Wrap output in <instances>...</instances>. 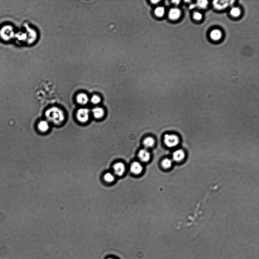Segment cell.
Listing matches in <instances>:
<instances>
[{
  "label": "cell",
  "instance_id": "6",
  "mask_svg": "<svg viewBox=\"0 0 259 259\" xmlns=\"http://www.w3.org/2000/svg\"><path fill=\"white\" fill-rule=\"evenodd\" d=\"M234 1H215L213 4L216 8L218 9H223L227 7L230 4H232Z\"/></svg>",
  "mask_w": 259,
  "mask_h": 259
},
{
  "label": "cell",
  "instance_id": "2",
  "mask_svg": "<svg viewBox=\"0 0 259 259\" xmlns=\"http://www.w3.org/2000/svg\"><path fill=\"white\" fill-rule=\"evenodd\" d=\"M15 36L14 27L10 24L3 25L0 28V39L5 42L12 40Z\"/></svg>",
  "mask_w": 259,
  "mask_h": 259
},
{
  "label": "cell",
  "instance_id": "4",
  "mask_svg": "<svg viewBox=\"0 0 259 259\" xmlns=\"http://www.w3.org/2000/svg\"><path fill=\"white\" fill-rule=\"evenodd\" d=\"M164 143L168 147H173L176 146L179 142V139L178 136L175 135L166 134L164 136Z\"/></svg>",
  "mask_w": 259,
  "mask_h": 259
},
{
  "label": "cell",
  "instance_id": "15",
  "mask_svg": "<svg viewBox=\"0 0 259 259\" xmlns=\"http://www.w3.org/2000/svg\"><path fill=\"white\" fill-rule=\"evenodd\" d=\"M221 32L218 30H215L211 32V37L213 40H217L221 38Z\"/></svg>",
  "mask_w": 259,
  "mask_h": 259
},
{
  "label": "cell",
  "instance_id": "22",
  "mask_svg": "<svg viewBox=\"0 0 259 259\" xmlns=\"http://www.w3.org/2000/svg\"><path fill=\"white\" fill-rule=\"evenodd\" d=\"M194 19L196 20H200L202 18V15L199 13H196L194 15Z\"/></svg>",
  "mask_w": 259,
  "mask_h": 259
},
{
  "label": "cell",
  "instance_id": "5",
  "mask_svg": "<svg viewBox=\"0 0 259 259\" xmlns=\"http://www.w3.org/2000/svg\"><path fill=\"white\" fill-rule=\"evenodd\" d=\"M114 170L116 175L118 176H122L125 171V167L123 163H117L114 165Z\"/></svg>",
  "mask_w": 259,
  "mask_h": 259
},
{
  "label": "cell",
  "instance_id": "16",
  "mask_svg": "<svg viewBox=\"0 0 259 259\" xmlns=\"http://www.w3.org/2000/svg\"><path fill=\"white\" fill-rule=\"evenodd\" d=\"M104 179L105 181L110 183L114 181L115 177L111 173H107L105 175Z\"/></svg>",
  "mask_w": 259,
  "mask_h": 259
},
{
  "label": "cell",
  "instance_id": "11",
  "mask_svg": "<svg viewBox=\"0 0 259 259\" xmlns=\"http://www.w3.org/2000/svg\"><path fill=\"white\" fill-rule=\"evenodd\" d=\"M185 153L183 150H181L175 151L173 154V159L176 161H181L185 158Z\"/></svg>",
  "mask_w": 259,
  "mask_h": 259
},
{
  "label": "cell",
  "instance_id": "7",
  "mask_svg": "<svg viewBox=\"0 0 259 259\" xmlns=\"http://www.w3.org/2000/svg\"><path fill=\"white\" fill-rule=\"evenodd\" d=\"M130 170L134 174H139L142 171V166L139 163L135 162L131 165Z\"/></svg>",
  "mask_w": 259,
  "mask_h": 259
},
{
  "label": "cell",
  "instance_id": "23",
  "mask_svg": "<svg viewBox=\"0 0 259 259\" xmlns=\"http://www.w3.org/2000/svg\"><path fill=\"white\" fill-rule=\"evenodd\" d=\"M180 1H172V2L175 4L177 5L179 3Z\"/></svg>",
  "mask_w": 259,
  "mask_h": 259
},
{
  "label": "cell",
  "instance_id": "1",
  "mask_svg": "<svg viewBox=\"0 0 259 259\" xmlns=\"http://www.w3.org/2000/svg\"><path fill=\"white\" fill-rule=\"evenodd\" d=\"M45 117L49 122L56 125L62 124L65 119L64 111L57 107H51L46 111Z\"/></svg>",
  "mask_w": 259,
  "mask_h": 259
},
{
  "label": "cell",
  "instance_id": "18",
  "mask_svg": "<svg viewBox=\"0 0 259 259\" xmlns=\"http://www.w3.org/2000/svg\"><path fill=\"white\" fill-rule=\"evenodd\" d=\"M157 16L161 17L164 14V9L162 7L157 8L154 11Z\"/></svg>",
  "mask_w": 259,
  "mask_h": 259
},
{
  "label": "cell",
  "instance_id": "21",
  "mask_svg": "<svg viewBox=\"0 0 259 259\" xmlns=\"http://www.w3.org/2000/svg\"><path fill=\"white\" fill-rule=\"evenodd\" d=\"M197 6L201 8H204L207 6L208 4L207 1H197Z\"/></svg>",
  "mask_w": 259,
  "mask_h": 259
},
{
  "label": "cell",
  "instance_id": "13",
  "mask_svg": "<svg viewBox=\"0 0 259 259\" xmlns=\"http://www.w3.org/2000/svg\"><path fill=\"white\" fill-rule=\"evenodd\" d=\"M180 14L179 10L177 8H173L170 10L169 11V17L171 19L175 20L179 17Z\"/></svg>",
  "mask_w": 259,
  "mask_h": 259
},
{
  "label": "cell",
  "instance_id": "9",
  "mask_svg": "<svg viewBox=\"0 0 259 259\" xmlns=\"http://www.w3.org/2000/svg\"><path fill=\"white\" fill-rule=\"evenodd\" d=\"M138 156L140 159L141 161L144 162H146L149 161L150 155L149 151L143 149L139 151Z\"/></svg>",
  "mask_w": 259,
  "mask_h": 259
},
{
  "label": "cell",
  "instance_id": "10",
  "mask_svg": "<svg viewBox=\"0 0 259 259\" xmlns=\"http://www.w3.org/2000/svg\"><path fill=\"white\" fill-rule=\"evenodd\" d=\"M38 128L39 131L42 132H45L49 129V122L47 121L42 120L39 122Z\"/></svg>",
  "mask_w": 259,
  "mask_h": 259
},
{
  "label": "cell",
  "instance_id": "24",
  "mask_svg": "<svg viewBox=\"0 0 259 259\" xmlns=\"http://www.w3.org/2000/svg\"><path fill=\"white\" fill-rule=\"evenodd\" d=\"M160 1H151V2L153 3V4H157L158 2H159Z\"/></svg>",
  "mask_w": 259,
  "mask_h": 259
},
{
  "label": "cell",
  "instance_id": "17",
  "mask_svg": "<svg viewBox=\"0 0 259 259\" xmlns=\"http://www.w3.org/2000/svg\"><path fill=\"white\" fill-rule=\"evenodd\" d=\"M162 164L163 168H169L172 166V161L169 159H166L163 160Z\"/></svg>",
  "mask_w": 259,
  "mask_h": 259
},
{
  "label": "cell",
  "instance_id": "3",
  "mask_svg": "<svg viewBox=\"0 0 259 259\" xmlns=\"http://www.w3.org/2000/svg\"><path fill=\"white\" fill-rule=\"evenodd\" d=\"M90 111L86 108H80L77 112L76 115L77 120L82 123H85L89 120Z\"/></svg>",
  "mask_w": 259,
  "mask_h": 259
},
{
  "label": "cell",
  "instance_id": "25",
  "mask_svg": "<svg viewBox=\"0 0 259 259\" xmlns=\"http://www.w3.org/2000/svg\"><path fill=\"white\" fill-rule=\"evenodd\" d=\"M195 5H191L190 6V8H193L194 7H195Z\"/></svg>",
  "mask_w": 259,
  "mask_h": 259
},
{
  "label": "cell",
  "instance_id": "12",
  "mask_svg": "<svg viewBox=\"0 0 259 259\" xmlns=\"http://www.w3.org/2000/svg\"><path fill=\"white\" fill-rule=\"evenodd\" d=\"M92 113L94 117L99 119L101 118L104 115V111L103 109L100 107H96L93 109Z\"/></svg>",
  "mask_w": 259,
  "mask_h": 259
},
{
  "label": "cell",
  "instance_id": "8",
  "mask_svg": "<svg viewBox=\"0 0 259 259\" xmlns=\"http://www.w3.org/2000/svg\"><path fill=\"white\" fill-rule=\"evenodd\" d=\"M76 100L80 105H84L88 103L89 98L86 94L80 93L77 96Z\"/></svg>",
  "mask_w": 259,
  "mask_h": 259
},
{
  "label": "cell",
  "instance_id": "14",
  "mask_svg": "<svg viewBox=\"0 0 259 259\" xmlns=\"http://www.w3.org/2000/svg\"><path fill=\"white\" fill-rule=\"evenodd\" d=\"M154 144V139L151 137L146 138L144 141V145L146 148L152 147Z\"/></svg>",
  "mask_w": 259,
  "mask_h": 259
},
{
  "label": "cell",
  "instance_id": "26",
  "mask_svg": "<svg viewBox=\"0 0 259 259\" xmlns=\"http://www.w3.org/2000/svg\"><path fill=\"white\" fill-rule=\"evenodd\" d=\"M107 259H116L113 258H112V257H110V258H107Z\"/></svg>",
  "mask_w": 259,
  "mask_h": 259
},
{
  "label": "cell",
  "instance_id": "19",
  "mask_svg": "<svg viewBox=\"0 0 259 259\" xmlns=\"http://www.w3.org/2000/svg\"><path fill=\"white\" fill-rule=\"evenodd\" d=\"M100 97L96 95H94L92 97L91 101L94 105H97L100 102Z\"/></svg>",
  "mask_w": 259,
  "mask_h": 259
},
{
  "label": "cell",
  "instance_id": "20",
  "mask_svg": "<svg viewBox=\"0 0 259 259\" xmlns=\"http://www.w3.org/2000/svg\"><path fill=\"white\" fill-rule=\"evenodd\" d=\"M230 13L233 16H238L240 14V10L237 8H233L231 10Z\"/></svg>",
  "mask_w": 259,
  "mask_h": 259
}]
</instances>
